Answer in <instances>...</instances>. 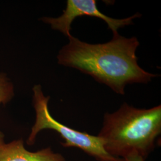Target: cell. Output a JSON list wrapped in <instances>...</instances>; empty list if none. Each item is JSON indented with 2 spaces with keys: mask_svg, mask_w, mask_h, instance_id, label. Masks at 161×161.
<instances>
[{
  "mask_svg": "<svg viewBox=\"0 0 161 161\" xmlns=\"http://www.w3.org/2000/svg\"><path fill=\"white\" fill-rule=\"evenodd\" d=\"M14 96V86L4 73H0V104L10 102Z\"/></svg>",
  "mask_w": 161,
  "mask_h": 161,
  "instance_id": "8992f818",
  "label": "cell"
},
{
  "mask_svg": "<svg viewBox=\"0 0 161 161\" xmlns=\"http://www.w3.org/2000/svg\"><path fill=\"white\" fill-rule=\"evenodd\" d=\"M161 133V106L137 109L124 103L114 113H106L97 136L110 155L124 159L137 153L144 159L155 148Z\"/></svg>",
  "mask_w": 161,
  "mask_h": 161,
  "instance_id": "7a4b0ae2",
  "label": "cell"
},
{
  "mask_svg": "<svg viewBox=\"0 0 161 161\" xmlns=\"http://www.w3.org/2000/svg\"><path fill=\"white\" fill-rule=\"evenodd\" d=\"M96 4L95 0H68L62 15L56 18L43 17L41 20L50 25L52 29L60 31L68 38L71 35L70 33L71 24L76 17L87 16L101 19L108 24V28L112 30L113 34H116L119 28L132 25L133 19L141 16V14L137 13L131 17L115 19L100 12Z\"/></svg>",
  "mask_w": 161,
  "mask_h": 161,
  "instance_id": "277c9868",
  "label": "cell"
},
{
  "mask_svg": "<svg viewBox=\"0 0 161 161\" xmlns=\"http://www.w3.org/2000/svg\"><path fill=\"white\" fill-rule=\"evenodd\" d=\"M0 161H66L64 156L54 153L51 147L31 152L25 147L22 139L8 143H0Z\"/></svg>",
  "mask_w": 161,
  "mask_h": 161,
  "instance_id": "5b68a950",
  "label": "cell"
},
{
  "mask_svg": "<svg viewBox=\"0 0 161 161\" xmlns=\"http://www.w3.org/2000/svg\"><path fill=\"white\" fill-rule=\"evenodd\" d=\"M33 93L36 119L26 141L28 145L34 144L36 136L41 131L50 129L58 132L64 139V142L62 143L64 147L78 148L98 161H125L122 158H115L108 153L98 136L75 130L56 121L49 112L50 97L44 96L40 85L34 86Z\"/></svg>",
  "mask_w": 161,
  "mask_h": 161,
  "instance_id": "3957f363",
  "label": "cell"
},
{
  "mask_svg": "<svg viewBox=\"0 0 161 161\" xmlns=\"http://www.w3.org/2000/svg\"><path fill=\"white\" fill-rule=\"evenodd\" d=\"M58 56V64L78 69L100 83L124 95L125 87L134 83L147 84L157 75L139 66L136 52L140 43L136 37L119 34L104 44H91L72 35Z\"/></svg>",
  "mask_w": 161,
  "mask_h": 161,
  "instance_id": "6da1fadb",
  "label": "cell"
},
{
  "mask_svg": "<svg viewBox=\"0 0 161 161\" xmlns=\"http://www.w3.org/2000/svg\"><path fill=\"white\" fill-rule=\"evenodd\" d=\"M4 142V135L3 133L0 131V143Z\"/></svg>",
  "mask_w": 161,
  "mask_h": 161,
  "instance_id": "ba28073f",
  "label": "cell"
},
{
  "mask_svg": "<svg viewBox=\"0 0 161 161\" xmlns=\"http://www.w3.org/2000/svg\"><path fill=\"white\" fill-rule=\"evenodd\" d=\"M125 161H145L143 157L137 153H132L130 155L127 156L124 159Z\"/></svg>",
  "mask_w": 161,
  "mask_h": 161,
  "instance_id": "52a82bcc",
  "label": "cell"
}]
</instances>
